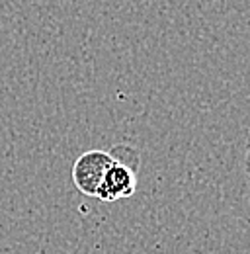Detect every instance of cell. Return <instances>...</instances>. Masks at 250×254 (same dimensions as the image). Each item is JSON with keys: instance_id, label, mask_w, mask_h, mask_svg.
Listing matches in <instances>:
<instances>
[{"instance_id": "obj_3", "label": "cell", "mask_w": 250, "mask_h": 254, "mask_svg": "<svg viewBox=\"0 0 250 254\" xmlns=\"http://www.w3.org/2000/svg\"><path fill=\"white\" fill-rule=\"evenodd\" d=\"M245 172H247V178L250 182V139H249V147H247V157H245Z\"/></svg>"}, {"instance_id": "obj_2", "label": "cell", "mask_w": 250, "mask_h": 254, "mask_svg": "<svg viewBox=\"0 0 250 254\" xmlns=\"http://www.w3.org/2000/svg\"><path fill=\"white\" fill-rule=\"evenodd\" d=\"M114 162V153L112 151H102V149H92L82 153L78 159L74 160L70 176L72 184L76 190L88 197H96L98 188L108 172V168Z\"/></svg>"}, {"instance_id": "obj_1", "label": "cell", "mask_w": 250, "mask_h": 254, "mask_svg": "<svg viewBox=\"0 0 250 254\" xmlns=\"http://www.w3.org/2000/svg\"><path fill=\"white\" fill-rule=\"evenodd\" d=\"M114 162L108 168L96 197L100 201H118L131 197L137 190V170H139V153L133 147L118 145L112 149Z\"/></svg>"}]
</instances>
